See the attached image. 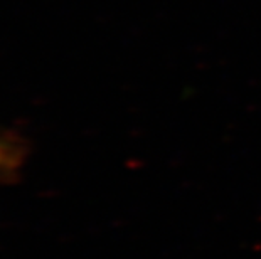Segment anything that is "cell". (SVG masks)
<instances>
[{"mask_svg": "<svg viewBox=\"0 0 261 259\" xmlns=\"http://www.w3.org/2000/svg\"><path fill=\"white\" fill-rule=\"evenodd\" d=\"M17 158H19V152L9 141L0 140V174L9 172L17 163Z\"/></svg>", "mask_w": 261, "mask_h": 259, "instance_id": "cell-1", "label": "cell"}]
</instances>
